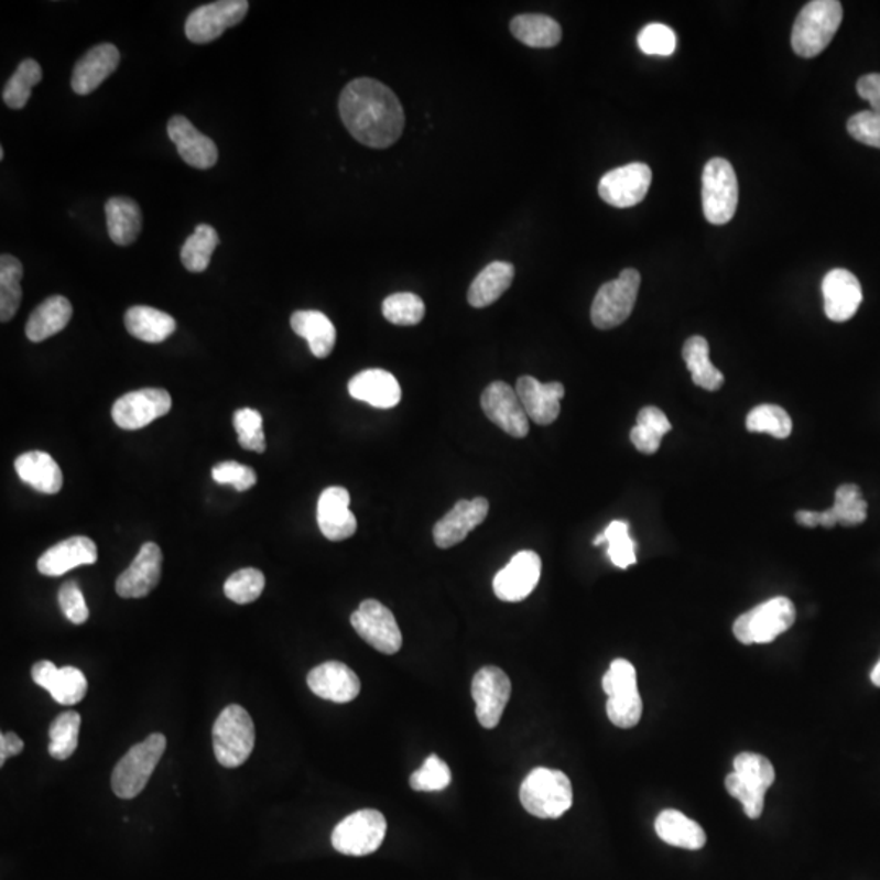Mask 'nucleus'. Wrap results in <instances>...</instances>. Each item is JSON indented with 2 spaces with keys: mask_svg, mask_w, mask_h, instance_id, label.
<instances>
[{
  "mask_svg": "<svg viewBox=\"0 0 880 880\" xmlns=\"http://www.w3.org/2000/svg\"><path fill=\"white\" fill-rule=\"evenodd\" d=\"M339 115L349 134L367 148H390L404 128L399 97L392 88L369 77L346 85L339 97Z\"/></svg>",
  "mask_w": 880,
  "mask_h": 880,
  "instance_id": "nucleus-1",
  "label": "nucleus"
},
{
  "mask_svg": "<svg viewBox=\"0 0 880 880\" xmlns=\"http://www.w3.org/2000/svg\"><path fill=\"white\" fill-rule=\"evenodd\" d=\"M843 20V7L838 0H814L797 15L791 33V46L797 56L812 59L827 50L837 35Z\"/></svg>",
  "mask_w": 880,
  "mask_h": 880,
  "instance_id": "nucleus-2",
  "label": "nucleus"
},
{
  "mask_svg": "<svg viewBox=\"0 0 880 880\" xmlns=\"http://www.w3.org/2000/svg\"><path fill=\"white\" fill-rule=\"evenodd\" d=\"M521 802L539 818H558L573 805V784L559 770L535 768L521 786Z\"/></svg>",
  "mask_w": 880,
  "mask_h": 880,
  "instance_id": "nucleus-3",
  "label": "nucleus"
},
{
  "mask_svg": "<svg viewBox=\"0 0 880 880\" xmlns=\"http://www.w3.org/2000/svg\"><path fill=\"white\" fill-rule=\"evenodd\" d=\"M166 749L163 734H151L144 742L135 743L115 767L111 787L121 800H134L148 786L152 773Z\"/></svg>",
  "mask_w": 880,
  "mask_h": 880,
  "instance_id": "nucleus-4",
  "label": "nucleus"
},
{
  "mask_svg": "<svg viewBox=\"0 0 880 880\" xmlns=\"http://www.w3.org/2000/svg\"><path fill=\"white\" fill-rule=\"evenodd\" d=\"M254 739L253 719L240 705L227 706L214 723V753L224 768H239L250 759Z\"/></svg>",
  "mask_w": 880,
  "mask_h": 880,
  "instance_id": "nucleus-5",
  "label": "nucleus"
},
{
  "mask_svg": "<svg viewBox=\"0 0 880 880\" xmlns=\"http://www.w3.org/2000/svg\"><path fill=\"white\" fill-rule=\"evenodd\" d=\"M796 621V607L787 597H774L747 613L734 623V634L742 644H767L790 630Z\"/></svg>",
  "mask_w": 880,
  "mask_h": 880,
  "instance_id": "nucleus-6",
  "label": "nucleus"
},
{
  "mask_svg": "<svg viewBox=\"0 0 880 880\" xmlns=\"http://www.w3.org/2000/svg\"><path fill=\"white\" fill-rule=\"evenodd\" d=\"M703 213L708 222L724 226L736 216L739 183L736 170L724 159H713L703 170Z\"/></svg>",
  "mask_w": 880,
  "mask_h": 880,
  "instance_id": "nucleus-7",
  "label": "nucleus"
},
{
  "mask_svg": "<svg viewBox=\"0 0 880 880\" xmlns=\"http://www.w3.org/2000/svg\"><path fill=\"white\" fill-rule=\"evenodd\" d=\"M640 285L641 274L633 268L621 271L617 280L605 282L590 311L594 326L611 329L627 322L637 304Z\"/></svg>",
  "mask_w": 880,
  "mask_h": 880,
  "instance_id": "nucleus-8",
  "label": "nucleus"
},
{
  "mask_svg": "<svg viewBox=\"0 0 880 880\" xmlns=\"http://www.w3.org/2000/svg\"><path fill=\"white\" fill-rule=\"evenodd\" d=\"M387 835V821L376 808H362L343 818L332 834V845L346 856H367L380 848Z\"/></svg>",
  "mask_w": 880,
  "mask_h": 880,
  "instance_id": "nucleus-9",
  "label": "nucleus"
},
{
  "mask_svg": "<svg viewBox=\"0 0 880 880\" xmlns=\"http://www.w3.org/2000/svg\"><path fill=\"white\" fill-rule=\"evenodd\" d=\"M351 624L367 644L382 654H396L403 645L395 615L379 600H363L352 613Z\"/></svg>",
  "mask_w": 880,
  "mask_h": 880,
  "instance_id": "nucleus-10",
  "label": "nucleus"
},
{
  "mask_svg": "<svg viewBox=\"0 0 880 880\" xmlns=\"http://www.w3.org/2000/svg\"><path fill=\"white\" fill-rule=\"evenodd\" d=\"M250 3L247 0H219L193 10L186 19V39L195 44H207L220 39L226 30L243 22Z\"/></svg>",
  "mask_w": 880,
  "mask_h": 880,
  "instance_id": "nucleus-11",
  "label": "nucleus"
},
{
  "mask_svg": "<svg viewBox=\"0 0 880 880\" xmlns=\"http://www.w3.org/2000/svg\"><path fill=\"white\" fill-rule=\"evenodd\" d=\"M512 685L504 671L486 665L477 672L471 683V696L477 706L478 723L485 729H495L501 723L502 713L511 698Z\"/></svg>",
  "mask_w": 880,
  "mask_h": 880,
  "instance_id": "nucleus-12",
  "label": "nucleus"
},
{
  "mask_svg": "<svg viewBox=\"0 0 880 880\" xmlns=\"http://www.w3.org/2000/svg\"><path fill=\"white\" fill-rule=\"evenodd\" d=\"M651 183L652 170L645 163H628L601 176L599 195L610 206L627 209L642 203Z\"/></svg>",
  "mask_w": 880,
  "mask_h": 880,
  "instance_id": "nucleus-13",
  "label": "nucleus"
},
{
  "mask_svg": "<svg viewBox=\"0 0 880 880\" xmlns=\"http://www.w3.org/2000/svg\"><path fill=\"white\" fill-rule=\"evenodd\" d=\"M481 408L492 424L515 439H523L530 431V420L523 410L518 392L506 382H492L481 395Z\"/></svg>",
  "mask_w": 880,
  "mask_h": 880,
  "instance_id": "nucleus-14",
  "label": "nucleus"
},
{
  "mask_svg": "<svg viewBox=\"0 0 880 880\" xmlns=\"http://www.w3.org/2000/svg\"><path fill=\"white\" fill-rule=\"evenodd\" d=\"M170 408H172V396L166 390L144 389L126 393L117 400L111 416L121 430L138 431L165 416Z\"/></svg>",
  "mask_w": 880,
  "mask_h": 880,
  "instance_id": "nucleus-15",
  "label": "nucleus"
},
{
  "mask_svg": "<svg viewBox=\"0 0 880 880\" xmlns=\"http://www.w3.org/2000/svg\"><path fill=\"white\" fill-rule=\"evenodd\" d=\"M542 576V559L535 552L518 553L496 574L492 589L502 601H522L535 590Z\"/></svg>",
  "mask_w": 880,
  "mask_h": 880,
  "instance_id": "nucleus-16",
  "label": "nucleus"
},
{
  "mask_svg": "<svg viewBox=\"0 0 880 880\" xmlns=\"http://www.w3.org/2000/svg\"><path fill=\"white\" fill-rule=\"evenodd\" d=\"M162 563L161 546L157 543H144L131 566L118 577V596L122 599H142L149 596L161 580Z\"/></svg>",
  "mask_w": 880,
  "mask_h": 880,
  "instance_id": "nucleus-17",
  "label": "nucleus"
},
{
  "mask_svg": "<svg viewBox=\"0 0 880 880\" xmlns=\"http://www.w3.org/2000/svg\"><path fill=\"white\" fill-rule=\"evenodd\" d=\"M488 512L489 502L485 498H475L474 501L461 499L434 525V543L444 550L458 545L471 530L485 522Z\"/></svg>",
  "mask_w": 880,
  "mask_h": 880,
  "instance_id": "nucleus-18",
  "label": "nucleus"
},
{
  "mask_svg": "<svg viewBox=\"0 0 880 880\" xmlns=\"http://www.w3.org/2000/svg\"><path fill=\"white\" fill-rule=\"evenodd\" d=\"M351 496L341 486H332L318 499L317 521L323 536L332 542L351 539L358 530L356 515L349 509Z\"/></svg>",
  "mask_w": 880,
  "mask_h": 880,
  "instance_id": "nucleus-19",
  "label": "nucleus"
},
{
  "mask_svg": "<svg viewBox=\"0 0 880 880\" xmlns=\"http://www.w3.org/2000/svg\"><path fill=\"white\" fill-rule=\"evenodd\" d=\"M170 141L176 145L180 157L193 169H213L219 159L216 142L203 134L185 117H173L166 124Z\"/></svg>",
  "mask_w": 880,
  "mask_h": 880,
  "instance_id": "nucleus-20",
  "label": "nucleus"
},
{
  "mask_svg": "<svg viewBox=\"0 0 880 880\" xmlns=\"http://www.w3.org/2000/svg\"><path fill=\"white\" fill-rule=\"evenodd\" d=\"M515 392L522 401L526 416L533 423L539 426H550L558 420L561 399L564 396L563 383H542L535 377L522 376L518 380Z\"/></svg>",
  "mask_w": 880,
  "mask_h": 880,
  "instance_id": "nucleus-21",
  "label": "nucleus"
},
{
  "mask_svg": "<svg viewBox=\"0 0 880 880\" xmlns=\"http://www.w3.org/2000/svg\"><path fill=\"white\" fill-rule=\"evenodd\" d=\"M825 315L832 322H848L855 317L862 302V287L858 278L848 270H834L822 282Z\"/></svg>",
  "mask_w": 880,
  "mask_h": 880,
  "instance_id": "nucleus-22",
  "label": "nucleus"
},
{
  "mask_svg": "<svg viewBox=\"0 0 880 880\" xmlns=\"http://www.w3.org/2000/svg\"><path fill=\"white\" fill-rule=\"evenodd\" d=\"M308 688L333 703H349L358 698L360 681L355 671L338 661L325 662L307 675Z\"/></svg>",
  "mask_w": 880,
  "mask_h": 880,
  "instance_id": "nucleus-23",
  "label": "nucleus"
},
{
  "mask_svg": "<svg viewBox=\"0 0 880 880\" xmlns=\"http://www.w3.org/2000/svg\"><path fill=\"white\" fill-rule=\"evenodd\" d=\"M120 61L121 54L115 44L101 43L91 47L74 67L73 90L77 95H90L118 69Z\"/></svg>",
  "mask_w": 880,
  "mask_h": 880,
  "instance_id": "nucleus-24",
  "label": "nucleus"
},
{
  "mask_svg": "<svg viewBox=\"0 0 880 880\" xmlns=\"http://www.w3.org/2000/svg\"><path fill=\"white\" fill-rule=\"evenodd\" d=\"M97 559V545L88 536H70L41 555L39 571L43 576L57 577L74 567L95 564Z\"/></svg>",
  "mask_w": 880,
  "mask_h": 880,
  "instance_id": "nucleus-25",
  "label": "nucleus"
},
{
  "mask_svg": "<svg viewBox=\"0 0 880 880\" xmlns=\"http://www.w3.org/2000/svg\"><path fill=\"white\" fill-rule=\"evenodd\" d=\"M349 395L379 410L395 408L401 401V387L393 373L383 369H367L352 377Z\"/></svg>",
  "mask_w": 880,
  "mask_h": 880,
  "instance_id": "nucleus-26",
  "label": "nucleus"
},
{
  "mask_svg": "<svg viewBox=\"0 0 880 880\" xmlns=\"http://www.w3.org/2000/svg\"><path fill=\"white\" fill-rule=\"evenodd\" d=\"M15 471L20 480L44 495H56L63 489V471L46 452L33 450L20 455L15 460Z\"/></svg>",
  "mask_w": 880,
  "mask_h": 880,
  "instance_id": "nucleus-27",
  "label": "nucleus"
},
{
  "mask_svg": "<svg viewBox=\"0 0 880 880\" xmlns=\"http://www.w3.org/2000/svg\"><path fill=\"white\" fill-rule=\"evenodd\" d=\"M73 304L63 295H53L41 302L26 322V338L41 343L66 328L73 318Z\"/></svg>",
  "mask_w": 880,
  "mask_h": 880,
  "instance_id": "nucleus-28",
  "label": "nucleus"
},
{
  "mask_svg": "<svg viewBox=\"0 0 880 880\" xmlns=\"http://www.w3.org/2000/svg\"><path fill=\"white\" fill-rule=\"evenodd\" d=\"M291 328L294 329L295 335L308 343V348L315 358H328L335 349L336 328L323 312H295L291 317Z\"/></svg>",
  "mask_w": 880,
  "mask_h": 880,
  "instance_id": "nucleus-29",
  "label": "nucleus"
},
{
  "mask_svg": "<svg viewBox=\"0 0 880 880\" xmlns=\"http://www.w3.org/2000/svg\"><path fill=\"white\" fill-rule=\"evenodd\" d=\"M129 335L151 345H159L175 333L176 322L172 315L145 305H134L124 315Z\"/></svg>",
  "mask_w": 880,
  "mask_h": 880,
  "instance_id": "nucleus-30",
  "label": "nucleus"
},
{
  "mask_svg": "<svg viewBox=\"0 0 880 880\" xmlns=\"http://www.w3.org/2000/svg\"><path fill=\"white\" fill-rule=\"evenodd\" d=\"M514 264L495 261L475 278L468 289V304L475 308H485L495 304L514 281Z\"/></svg>",
  "mask_w": 880,
  "mask_h": 880,
  "instance_id": "nucleus-31",
  "label": "nucleus"
},
{
  "mask_svg": "<svg viewBox=\"0 0 880 880\" xmlns=\"http://www.w3.org/2000/svg\"><path fill=\"white\" fill-rule=\"evenodd\" d=\"M655 832L662 841L683 849H702L706 845V834L695 821L682 812L667 808L655 818Z\"/></svg>",
  "mask_w": 880,
  "mask_h": 880,
  "instance_id": "nucleus-32",
  "label": "nucleus"
},
{
  "mask_svg": "<svg viewBox=\"0 0 880 880\" xmlns=\"http://www.w3.org/2000/svg\"><path fill=\"white\" fill-rule=\"evenodd\" d=\"M108 236L111 241L128 247L138 239L142 229L141 207L131 198H111L105 206Z\"/></svg>",
  "mask_w": 880,
  "mask_h": 880,
  "instance_id": "nucleus-33",
  "label": "nucleus"
},
{
  "mask_svg": "<svg viewBox=\"0 0 880 880\" xmlns=\"http://www.w3.org/2000/svg\"><path fill=\"white\" fill-rule=\"evenodd\" d=\"M683 360L692 373L693 382L708 392H718L724 383V376L713 366L709 359V345L703 336H692L683 346Z\"/></svg>",
  "mask_w": 880,
  "mask_h": 880,
  "instance_id": "nucleus-34",
  "label": "nucleus"
},
{
  "mask_svg": "<svg viewBox=\"0 0 880 880\" xmlns=\"http://www.w3.org/2000/svg\"><path fill=\"white\" fill-rule=\"evenodd\" d=\"M514 39L530 47H553L563 39V30L556 20L540 13H525L511 22Z\"/></svg>",
  "mask_w": 880,
  "mask_h": 880,
  "instance_id": "nucleus-35",
  "label": "nucleus"
},
{
  "mask_svg": "<svg viewBox=\"0 0 880 880\" xmlns=\"http://www.w3.org/2000/svg\"><path fill=\"white\" fill-rule=\"evenodd\" d=\"M672 430L671 421L659 408L645 406L638 413L630 439L641 454L652 455L661 447L662 437Z\"/></svg>",
  "mask_w": 880,
  "mask_h": 880,
  "instance_id": "nucleus-36",
  "label": "nucleus"
},
{
  "mask_svg": "<svg viewBox=\"0 0 880 880\" xmlns=\"http://www.w3.org/2000/svg\"><path fill=\"white\" fill-rule=\"evenodd\" d=\"M23 267L12 254L0 257V321L7 323L15 317L22 302Z\"/></svg>",
  "mask_w": 880,
  "mask_h": 880,
  "instance_id": "nucleus-37",
  "label": "nucleus"
},
{
  "mask_svg": "<svg viewBox=\"0 0 880 880\" xmlns=\"http://www.w3.org/2000/svg\"><path fill=\"white\" fill-rule=\"evenodd\" d=\"M219 247V233L214 227L200 224L182 248V263L189 273H203L209 268L214 251Z\"/></svg>",
  "mask_w": 880,
  "mask_h": 880,
  "instance_id": "nucleus-38",
  "label": "nucleus"
},
{
  "mask_svg": "<svg viewBox=\"0 0 880 880\" xmlns=\"http://www.w3.org/2000/svg\"><path fill=\"white\" fill-rule=\"evenodd\" d=\"M607 543V555L615 566L620 569L637 564V542L630 536V523L624 521H613L604 533L596 536L594 545L600 546Z\"/></svg>",
  "mask_w": 880,
  "mask_h": 880,
  "instance_id": "nucleus-39",
  "label": "nucleus"
},
{
  "mask_svg": "<svg viewBox=\"0 0 880 880\" xmlns=\"http://www.w3.org/2000/svg\"><path fill=\"white\" fill-rule=\"evenodd\" d=\"M43 79V70L35 59H25L17 67L13 76L7 80L2 91V100L12 110H22L32 97V90Z\"/></svg>",
  "mask_w": 880,
  "mask_h": 880,
  "instance_id": "nucleus-40",
  "label": "nucleus"
},
{
  "mask_svg": "<svg viewBox=\"0 0 880 880\" xmlns=\"http://www.w3.org/2000/svg\"><path fill=\"white\" fill-rule=\"evenodd\" d=\"M80 715L76 711L63 713L50 726V756L56 760H67L79 746Z\"/></svg>",
  "mask_w": 880,
  "mask_h": 880,
  "instance_id": "nucleus-41",
  "label": "nucleus"
},
{
  "mask_svg": "<svg viewBox=\"0 0 880 880\" xmlns=\"http://www.w3.org/2000/svg\"><path fill=\"white\" fill-rule=\"evenodd\" d=\"M750 433H767L776 439H786L793 433V421L786 410L776 404H760L747 416Z\"/></svg>",
  "mask_w": 880,
  "mask_h": 880,
  "instance_id": "nucleus-42",
  "label": "nucleus"
},
{
  "mask_svg": "<svg viewBox=\"0 0 880 880\" xmlns=\"http://www.w3.org/2000/svg\"><path fill=\"white\" fill-rule=\"evenodd\" d=\"M830 514L843 526H855L868 518V502L862 499L861 489L856 485H843L835 492V504Z\"/></svg>",
  "mask_w": 880,
  "mask_h": 880,
  "instance_id": "nucleus-43",
  "label": "nucleus"
},
{
  "mask_svg": "<svg viewBox=\"0 0 880 880\" xmlns=\"http://www.w3.org/2000/svg\"><path fill=\"white\" fill-rule=\"evenodd\" d=\"M382 314L393 325L413 326L423 321L426 315V305L420 295L399 292V294L389 295L383 301Z\"/></svg>",
  "mask_w": 880,
  "mask_h": 880,
  "instance_id": "nucleus-44",
  "label": "nucleus"
},
{
  "mask_svg": "<svg viewBox=\"0 0 880 880\" xmlns=\"http://www.w3.org/2000/svg\"><path fill=\"white\" fill-rule=\"evenodd\" d=\"M264 574L254 567H245V569L237 571L229 579L226 580L224 593L227 599L236 601V604L247 605L251 601L260 599L264 590Z\"/></svg>",
  "mask_w": 880,
  "mask_h": 880,
  "instance_id": "nucleus-45",
  "label": "nucleus"
},
{
  "mask_svg": "<svg viewBox=\"0 0 880 880\" xmlns=\"http://www.w3.org/2000/svg\"><path fill=\"white\" fill-rule=\"evenodd\" d=\"M450 781L452 773L448 764L439 757L431 756L420 770L411 774L410 786L420 793H436V791H444Z\"/></svg>",
  "mask_w": 880,
  "mask_h": 880,
  "instance_id": "nucleus-46",
  "label": "nucleus"
},
{
  "mask_svg": "<svg viewBox=\"0 0 880 880\" xmlns=\"http://www.w3.org/2000/svg\"><path fill=\"white\" fill-rule=\"evenodd\" d=\"M233 427L239 434V444L247 450H267V437L263 433V416L257 410L243 408L233 414Z\"/></svg>",
  "mask_w": 880,
  "mask_h": 880,
  "instance_id": "nucleus-47",
  "label": "nucleus"
},
{
  "mask_svg": "<svg viewBox=\"0 0 880 880\" xmlns=\"http://www.w3.org/2000/svg\"><path fill=\"white\" fill-rule=\"evenodd\" d=\"M734 771L742 776L747 783L759 790L767 791L774 783V768L771 761L759 753H740L734 760Z\"/></svg>",
  "mask_w": 880,
  "mask_h": 880,
  "instance_id": "nucleus-48",
  "label": "nucleus"
},
{
  "mask_svg": "<svg viewBox=\"0 0 880 880\" xmlns=\"http://www.w3.org/2000/svg\"><path fill=\"white\" fill-rule=\"evenodd\" d=\"M87 689V678H85L79 669L63 667L59 669V674H57L56 681L51 686L50 693L54 702L59 703V705L74 706L85 698Z\"/></svg>",
  "mask_w": 880,
  "mask_h": 880,
  "instance_id": "nucleus-49",
  "label": "nucleus"
},
{
  "mask_svg": "<svg viewBox=\"0 0 880 880\" xmlns=\"http://www.w3.org/2000/svg\"><path fill=\"white\" fill-rule=\"evenodd\" d=\"M607 716L611 724L620 729H631L637 726L642 716L640 692L637 689L624 695L610 696L607 702Z\"/></svg>",
  "mask_w": 880,
  "mask_h": 880,
  "instance_id": "nucleus-50",
  "label": "nucleus"
},
{
  "mask_svg": "<svg viewBox=\"0 0 880 880\" xmlns=\"http://www.w3.org/2000/svg\"><path fill=\"white\" fill-rule=\"evenodd\" d=\"M638 46L649 56H672L677 47V35L671 26L651 23L638 35Z\"/></svg>",
  "mask_w": 880,
  "mask_h": 880,
  "instance_id": "nucleus-51",
  "label": "nucleus"
},
{
  "mask_svg": "<svg viewBox=\"0 0 880 880\" xmlns=\"http://www.w3.org/2000/svg\"><path fill=\"white\" fill-rule=\"evenodd\" d=\"M726 790L730 796L736 797V800L742 804L747 817L753 818V821H756V818H759L760 815L763 814L764 793H767V791L759 790V787L747 783V781L743 780L742 776H739L736 771H734V773L727 774Z\"/></svg>",
  "mask_w": 880,
  "mask_h": 880,
  "instance_id": "nucleus-52",
  "label": "nucleus"
},
{
  "mask_svg": "<svg viewBox=\"0 0 880 880\" xmlns=\"http://www.w3.org/2000/svg\"><path fill=\"white\" fill-rule=\"evenodd\" d=\"M601 686H604V692L607 693L608 698H610V696L637 692V669L633 667L631 662L624 661V659H615L607 674L604 675Z\"/></svg>",
  "mask_w": 880,
  "mask_h": 880,
  "instance_id": "nucleus-53",
  "label": "nucleus"
},
{
  "mask_svg": "<svg viewBox=\"0 0 880 880\" xmlns=\"http://www.w3.org/2000/svg\"><path fill=\"white\" fill-rule=\"evenodd\" d=\"M846 128L855 141L869 148L880 149V115L876 111H859L849 118Z\"/></svg>",
  "mask_w": 880,
  "mask_h": 880,
  "instance_id": "nucleus-54",
  "label": "nucleus"
},
{
  "mask_svg": "<svg viewBox=\"0 0 880 880\" xmlns=\"http://www.w3.org/2000/svg\"><path fill=\"white\" fill-rule=\"evenodd\" d=\"M214 481L219 485H232L237 491H248L257 485V474L253 468L237 461H222L213 468Z\"/></svg>",
  "mask_w": 880,
  "mask_h": 880,
  "instance_id": "nucleus-55",
  "label": "nucleus"
},
{
  "mask_svg": "<svg viewBox=\"0 0 880 880\" xmlns=\"http://www.w3.org/2000/svg\"><path fill=\"white\" fill-rule=\"evenodd\" d=\"M57 600H59L61 610H63L70 623L84 624L88 620L87 601H85L84 594H82L77 583L70 580V583L64 584L59 594H57Z\"/></svg>",
  "mask_w": 880,
  "mask_h": 880,
  "instance_id": "nucleus-56",
  "label": "nucleus"
},
{
  "mask_svg": "<svg viewBox=\"0 0 880 880\" xmlns=\"http://www.w3.org/2000/svg\"><path fill=\"white\" fill-rule=\"evenodd\" d=\"M859 97L865 98L871 105L872 111L880 115V74H868L862 76L856 84Z\"/></svg>",
  "mask_w": 880,
  "mask_h": 880,
  "instance_id": "nucleus-57",
  "label": "nucleus"
},
{
  "mask_svg": "<svg viewBox=\"0 0 880 880\" xmlns=\"http://www.w3.org/2000/svg\"><path fill=\"white\" fill-rule=\"evenodd\" d=\"M57 674H59V669H57L53 662L40 661L33 664V682L41 686V688L47 689V692H50L51 686H53L54 681H56Z\"/></svg>",
  "mask_w": 880,
  "mask_h": 880,
  "instance_id": "nucleus-58",
  "label": "nucleus"
},
{
  "mask_svg": "<svg viewBox=\"0 0 880 880\" xmlns=\"http://www.w3.org/2000/svg\"><path fill=\"white\" fill-rule=\"evenodd\" d=\"M23 747H25V743L15 732H2V736H0V767H3L10 757L22 753Z\"/></svg>",
  "mask_w": 880,
  "mask_h": 880,
  "instance_id": "nucleus-59",
  "label": "nucleus"
},
{
  "mask_svg": "<svg viewBox=\"0 0 880 880\" xmlns=\"http://www.w3.org/2000/svg\"><path fill=\"white\" fill-rule=\"evenodd\" d=\"M871 682L874 683L876 686L880 688V661L876 664V667L872 669L871 672Z\"/></svg>",
  "mask_w": 880,
  "mask_h": 880,
  "instance_id": "nucleus-60",
  "label": "nucleus"
},
{
  "mask_svg": "<svg viewBox=\"0 0 880 880\" xmlns=\"http://www.w3.org/2000/svg\"><path fill=\"white\" fill-rule=\"evenodd\" d=\"M3 155H6V152H3V148H0V159H2V161H3Z\"/></svg>",
  "mask_w": 880,
  "mask_h": 880,
  "instance_id": "nucleus-61",
  "label": "nucleus"
}]
</instances>
